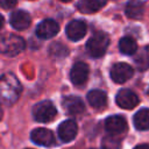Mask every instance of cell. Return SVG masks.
Segmentation results:
<instances>
[{"mask_svg":"<svg viewBox=\"0 0 149 149\" xmlns=\"http://www.w3.org/2000/svg\"><path fill=\"white\" fill-rule=\"evenodd\" d=\"M21 93V84L13 73H6L0 77V102L13 105Z\"/></svg>","mask_w":149,"mask_h":149,"instance_id":"obj_1","label":"cell"},{"mask_svg":"<svg viewBox=\"0 0 149 149\" xmlns=\"http://www.w3.org/2000/svg\"><path fill=\"white\" fill-rule=\"evenodd\" d=\"M109 44V37L105 33H95L86 43V49L88 54L94 57L99 58L102 57L108 48Z\"/></svg>","mask_w":149,"mask_h":149,"instance_id":"obj_2","label":"cell"},{"mask_svg":"<svg viewBox=\"0 0 149 149\" xmlns=\"http://www.w3.org/2000/svg\"><path fill=\"white\" fill-rule=\"evenodd\" d=\"M24 49V41L22 37L14 35V34H7L6 36H2L0 38V52L7 56H15L20 54Z\"/></svg>","mask_w":149,"mask_h":149,"instance_id":"obj_3","label":"cell"},{"mask_svg":"<svg viewBox=\"0 0 149 149\" xmlns=\"http://www.w3.org/2000/svg\"><path fill=\"white\" fill-rule=\"evenodd\" d=\"M57 114L56 107L51 101H41L33 107V116L38 122H49Z\"/></svg>","mask_w":149,"mask_h":149,"instance_id":"obj_4","label":"cell"},{"mask_svg":"<svg viewBox=\"0 0 149 149\" xmlns=\"http://www.w3.org/2000/svg\"><path fill=\"white\" fill-rule=\"evenodd\" d=\"M132 76L133 68L127 63H116L111 68V78L118 84L127 81Z\"/></svg>","mask_w":149,"mask_h":149,"instance_id":"obj_5","label":"cell"},{"mask_svg":"<svg viewBox=\"0 0 149 149\" xmlns=\"http://www.w3.org/2000/svg\"><path fill=\"white\" fill-rule=\"evenodd\" d=\"M115 101L119 107L125 108V109H132L139 104V97L132 90L123 88L118 92Z\"/></svg>","mask_w":149,"mask_h":149,"instance_id":"obj_6","label":"cell"},{"mask_svg":"<svg viewBox=\"0 0 149 149\" xmlns=\"http://www.w3.org/2000/svg\"><path fill=\"white\" fill-rule=\"evenodd\" d=\"M58 30H59L58 23L51 19H47V20H43L41 23H38L36 28V34L38 37L43 40H48L54 37L58 33Z\"/></svg>","mask_w":149,"mask_h":149,"instance_id":"obj_7","label":"cell"},{"mask_svg":"<svg viewBox=\"0 0 149 149\" xmlns=\"http://www.w3.org/2000/svg\"><path fill=\"white\" fill-rule=\"evenodd\" d=\"M86 23L84 21L80 20H73L71 21L66 28H65V33L66 36L71 40V41H79L81 40L85 34H86Z\"/></svg>","mask_w":149,"mask_h":149,"instance_id":"obj_8","label":"cell"},{"mask_svg":"<svg viewBox=\"0 0 149 149\" xmlns=\"http://www.w3.org/2000/svg\"><path fill=\"white\" fill-rule=\"evenodd\" d=\"M88 77V66L84 62H77L71 71H70V78L71 81L74 85H83Z\"/></svg>","mask_w":149,"mask_h":149,"instance_id":"obj_9","label":"cell"},{"mask_svg":"<svg viewBox=\"0 0 149 149\" xmlns=\"http://www.w3.org/2000/svg\"><path fill=\"white\" fill-rule=\"evenodd\" d=\"M30 139L34 143L40 144V146H45V147H49L55 142L52 132H50L49 129H45V128L34 129L30 134Z\"/></svg>","mask_w":149,"mask_h":149,"instance_id":"obj_10","label":"cell"},{"mask_svg":"<svg viewBox=\"0 0 149 149\" xmlns=\"http://www.w3.org/2000/svg\"><path fill=\"white\" fill-rule=\"evenodd\" d=\"M77 123L72 120H65L63 121L58 127V136L63 142H70L72 141L77 135Z\"/></svg>","mask_w":149,"mask_h":149,"instance_id":"obj_11","label":"cell"},{"mask_svg":"<svg viewBox=\"0 0 149 149\" xmlns=\"http://www.w3.org/2000/svg\"><path fill=\"white\" fill-rule=\"evenodd\" d=\"M9 22L12 24V27H14L17 30H23L27 29L30 26L31 19L30 15L24 12V10H15L10 14V19Z\"/></svg>","mask_w":149,"mask_h":149,"instance_id":"obj_12","label":"cell"},{"mask_svg":"<svg viewBox=\"0 0 149 149\" xmlns=\"http://www.w3.org/2000/svg\"><path fill=\"white\" fill-rule=\"evenodd\" d=\"M105 128L111 134H120L126 130L127 122L121 115H112L106 119Z\"/></svg>","mask_w":149,"mask_h":149,"instance_id":"obj_13","label":"cell"},{"mask_svg":"<svg viewBox=\"0 0 149 149\" xmlns=\"http://www.w3.org/2000/svg\"><path fill=\"white\" fill-rule=\"evenodd\" d=\"M63 107L66 111V113L73 114V115L80 114L85 109V106H84V102L81 101V99L78 98V97H73V95H70V97L64 98V100H63Z\"/></svg>","mask_w":149,"mask_h":149,"instance_id":"obj_14","label":"cell"},{"mask_svg":"<svg viewBox=\"0 0 149 149\" xmlns=\"http://www.w3.org/2000/svg\"><path fill=\"white\" fill-rule=\"evenodd\" d=\"M106 5V0H80L78 9L84 14L95 13Z\"/></svg>","mask_w":149,"mask_h":149,"instance_id":"obj_15","label":"cell"},{"mask_svg":"<svg viewBox=\"0 0 149 149\" xmlns=\"http://www.w3.org/2000/svg\"><path fill=\"white\" fill-rule=\"evenodd\" d=\"M87 101L94 108H102L107 104L106 93L100 90H92L87 93Z\"/></svg>","mask_w":149,"mask_h":149,"instance_id":"obj_16","label":"cell"},{"mask_svg":"<svg viewBox=\"0 0 149 149\" xmlns=\"http://www.w3.org/2000/svg\"><path fill=\"white\" fill-rule=\"evenodd\" d=\"M143 12L144 5L141 0H130L126 6V15L130 19H140Z\"/></svg>","mask_w":149,"mask_h":149,"instance_id":"obj_17","label":"cell"},{"mask_svg":"<svg viewBox=\"0 0 149 149\" xmlns=\"http://www.w3.org/2000/svg\"><path fill=\"white\" fill-rule=\"evenodd\" d=\"M134 126L139 130L149 129V109L148 108L140 109L134 115Z\"/></svg>","mask_w":149,"mask_h":149,"instance_id":"obj_18","label":"cell"},{"mask_svg":"<svg viewBox=\"0 0 149 149\" xmlns=\"http://www.w3.org/2000/svg\"><path fill=\"white\" fill-rule=\"evenodd\" d=\"M119 49L125 55H133V54H135V51L137 49V44H136L135 40H133L129 36H126V37H122L120 40Z\"/></svg>","mask_w":149,"mask_h":149,"instance_id":"obj_19","label":"cell"},{"mask_svg":"<svg viewBox=\"0 0 149 149\" xmlns=\"http://www.w3.org/2000/svg\"><path fill=\"white\" fill-rule=\"evenodd\" d=\"M134 61L136 62L137 66L140 70H143V69H147L149 66V48H144L142 49L139 55L134 58Z\"/></svg>","mask_w":149,"mask_h":149,"instance_id":"obj_20","label":"cell"},{"mask_svg":"<svg viewBox=\"0 0 149 149\" xmlns=\"http://www.w3.org/2000/svg\"><path fill=\"white\" fill-rule=\"evenodd\" d=\"M49 54L54 58H63L68 55V49L59 43H52L49 48Z\"/></svg>","mask_w":149,"mask_h":149,"instance_id":"obj_21","label":"cell"},{"mask_svg":"<svg viewBox=\"0 0 149 149\" xmlns=\"http://www.w3.org/2000/svg\"><path fill=\"white\" fill-rule=\"evenodd\" d=\"M16 0H1V5L5 7V8H7V9H9V8H13L15 5H16Z\"/></svg>","mask_w":149,"mask_h":149,"instance_id":"obj_22","label":"cell"},{"mask_svg":"<svg viewBox=\"0 0 149 149\" xmlns=\"http://www.w3.org/2000/svg\"><path fill=\"white\" fill-rule=\"evenodd\" d=\"M134 149H149V144H139Z\"/></svg>","mask_w":149,"mask_h":149,"instance_id":"obj_23","label":"cell"},{"mask_svg":"<svg viewBox=\"0 0 149 149\" xmlns=\"http://www.w3.org/2000/svg\"><path fill=\"white\" fill-rule=\"evenodd\" d=\"M2 26H3V16L0 14V29L2 28Z\"/></svg>","mask_w":149,"mask_h":149,"instance_id":"obj_24","label":"cell"},{"mask_svg":"<svg viewBox=\"0 0 149 149\" xmlns=\"http://www.w3.org/2000/svg\"><path fill=\"white\" fill-rule=\"evenodd\" d=\"M2 114H3V112H2V108H1V106H0V120L2 119Z\"/></svg>","mask_w":149,"mask_h":149,"instance_id":"obj_25","label":"cell"},{"mask_svg":"<svg viewBox=\"0 0 149 149\" xmlns=\"http://www.w3.org/2000/svg\"><path fill=\"white\" fill-rule=\"evenodd\" d=\"M61 1H64V2H68V1H71V0H61Z\"/></svg>","mask_w":149,"mask_h":149,"instance_id":"obj_26","label":"cell"},{"mask_svg":"<svg viewBox=\"0 0 149 149\" xmlns=\"http://www.w3.org/2000/svg\"><path fill=\"white\" fill-rule=\"evenodd\" d=\"M148 94H149V88H148Z\"/></svg>","mask_w":149,"mask_h":149,"instance_id":"obj_27","label":"cell"}]
</instances>
